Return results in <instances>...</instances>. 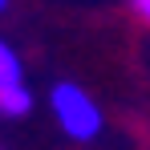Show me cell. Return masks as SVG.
<instances>
[{"mask_svg":"<svg viewBox=\"0 0 150 150\" xmlns=\"http://www.w3.org/2000/svg\"><path fill=\"white\" fill-rule=\"evenodd\" d=\"M4 8H8V0H0V12H4Z\"/></svg>","mask_w":150,"mask_h":150,"instance_id":"5b68a950","label":"cell"},{"mask_svg":"<svg viewBox=\"0 0 150 150\" xmlns=\"http://www.w3.org/2000/svg\"><path fill=\"white\" fill-rule=\"evenodd\" d=\"M49 105H53V118L57 126L73 138V142H89L101 134V110L98 101L89 98L77 81H57L49 93Z\"/></svg>","mask_w":150,"mask_h":150,"instance_id":"6da1fadb","label":"cell"},{"mask_svg":"<svg viewBox=\"0 0 150 150\" xmlns=\"http://www.w3.org/2000/svg\"><path fill=\"white\" fill-rule=\"evenodd\" d=\"M12 81H25V69H21V57L0 41V85H12Z\"/></svg>","mask_w":150,"mask_h":150,"instance_id":"3957f363","label":"cell"},{"mask_svg":"<svg viewBox=\"0 0 150 150\" xmlns=\"http://www.w3.org/2000/svg\"><path fill=\"white\" fill-rule=\"evenodd\" d=\"M130 8H134V12H138V16L150 25V0H130Z\"/></svg>","mask_w":150,"mask_h":150,"instance_id":"277c9868","label":"cell"},{"mask_svg":"<svg viewBox=\"0 0 150 150\" xmlns=\"http://www.w3.org/2000/svg\"><path fill=\"white\" fill-rule=\"evenodd\" d=\"M28 110H33V93L25 89V81L0 85V114L4 118H25Z\"/></svg>","mask_w":150,"mask_h":150,"instance_id":"7a4b0ae2","label":"cell"}]
</instances>
